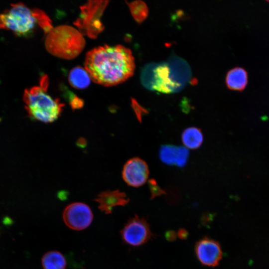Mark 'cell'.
I'll return each instance as SVG.
<instances>
[{"label":"cell","mask_w":269,"mask_h":269,"mask_svg":"<svg viewBox=\"0 0 269 269\" xmlns=\"http://www.w3.org/2000/svg\"><path fill=\"white\" fill-rule=\"evenodd\" d=\"M132 51L121 45H105L89 51L85 69L91 80L104 86L121 84L131 77L135 70Z\"/></svg>","instance_id":"6da1fadb"},{"label":"cell","mask_w":269,"mask_h":269,"mask_svg":"<svg viewBox=\"0 0 269 269\" xmlns=\"http://www.w3.org/2000/svg\"><path fill=\"white\" fill-rule=\"evenodd\" d=\"M37 28L45 34L53 28L49 16L40 9L19 2L11 4L0 13V29L10 30L17 36H30Z\"/></svg>","instance_id":"7a4b0ae2"},{"label":"cell","mask_w":269,"mask_h":269,"mask_svg":"<svg viewBox=\"0 0 269 269\" xmlns=\"http://www.w3.org/2000/svg\"><path fill=\"white\" fill-rule=\"evenodd\" d=\"M49 80L46 75L39 79L38 85L25 89L23 95L25 109L32 120L52 123L61 115L64 105L47 93Z\"/></svg>","instance_id":"3957f363"},{"label":"cell","mask_w":269,"mask_h":269,"mask_svg":"<svg viewBox=\"0 0 269 269\" xmlns=\"http://www.w3.org/2000/svg\"><path fill=\"white\" fill-rule=\"evenodd\" d=\"M85 45L83 35L79 30L69 25L53 27L47 34L45 40L48 52L65 59H71L77 56Z\"/></svg>","instance_id":"277c9868"},{"label":"cell","mask_w":269,"mask_h":269,"mask_svg":"<svg viewBox=\"0 0 269 269\" xmlns=\"http://www.w3.org/2000/svg\"><path fill=\"white\" fill-rule=\"evenodd\" d=\"M108 3L107 0L88 1L80 7V15L74 23L82 35L96 38L103 30L100 18Z\"/></svg>","instance_id":"5b68a950"},{"label":"cell","mask_w":269,"mask_h":269,"mask_svg":"<svg viewBox=\"0 0 269 269\" xmlns=\"http://www.w3.org/2000/svg\"><path fill=\"white\" fill-rule=\"evenodd\" d=\"M120 234L123 242L133 247L143 245L154 237L146 220L136 215L128 221Z\"/></svg>","instance_id":"8992f818"},{"label":"cell","mask_w":269,"mask_h":269,"mask_svg":"<svg viewBox=\"0 0 269 269\" xmlns=\"http://www.w3.org/2000/svg\"><path fill=\"white\" fill-rule=\"evenodd\" d=\"M62 218L64 224L75 231H82L92 224L94 216L90 207L85 203L74 202L64 209Z\"/></svg>","instance_id":"52a82bcc"},{"label":"cell","mask_w":269,"mask_h":269,"mask_svg":"<svg viewBox=\"0 0 269 269\" xmlns=\"http://www.w3.org/2000/svg\"><path fill=\"white\" fill-rule=\"evenodd\" d=\"M195 252L200 263L209 267L218 265L223 256L220 244L208 237L203 238L196 243Z\"/></svg>","instance_id":"ba28073f"},{"label":"cell","mask_w":269,"mask_h":269,"mask_svg":"<svg viewBox=\"0 0 269 269\" xmlns=\"http://www.w3.org/2000/svg\"><path fill=\"white\" fill-rule=\"evenodd\" d=\"M148 174L147 163L139 157H134L128 160L122 171L125 182L134 187H138L143 185L148 179Z\"/></svg>","instance_id":"9c48e42d"},{"label":"cell","mask_w":269,"mask_h":269,"mask_svg":"<svg viewBox=\"0 0 269 269\" xmlns=\"http://www.w3.org/2000/svg\"><path fill=\"white\" fill-rule=\"evenodd\" d=\"M183 89L171 79L166 62L156 63L152 91L169 94L180 92Z\"/></svg>","instance_id":"30bf717a"},{"label":"cell","mask_w":269,"mask_h":269,"mask_svg":"<svg viewBox=\"0 0 269 269\" xmlns=\"http://www.w3.org/2000/svg\"><path fill=\"white\" fill-rule=\"evenodd\" d=\"M166 62L172 81L184 88L192 77L189 65L184 59L173 53L169 56Z\"/></svg>","instance_id":"8fae6325"},{"label":"cell","mask_w":269,"mask_h":269,"mask_svg":"<svg viewBox=\"0 0 269 269\" xmlns=\"http://www.w3.org/2000/svg\"><path fill=\"white\" fill-rule=\"evenodd\" d=\"M159 156L166 164L183 167L187 162L189 151L184 146L163 144L159 148Z\"/></svg>","instance_id":"7c38bea8"},{"label":"cell","mask_w":269,"mask_h":269,"mask_svg":"<svg viewBox=\"0 0 269 269\" xmlns=\"http://www.w3.org/2000/svg\"><path fill=\"white\" fill-rule=\"evenodd\" d=\"M98 204V208L106 214L112 213L116 206H124L129 202L125 192L119 190L101 192L94 200Z\"/></svg>","instance_id":"4fadbf2b"},{"label":"cell","mask_w":269,"mask_h":269,"mask_svg":"<svg viewBox=\"0 0 269 269\" xmlns=\"http://www.w3.org/2000/svg\"><path fill=\"white\" fill-rule=\"evenodd\" d=\"M248 83L247 71L241 67L231 69L227 74L226 84L227 87L232 90L242 91Z\"/></svg>","instance_id":"5bb4252c"},{"label":"cell","mask_w":269,"mask_h":269,"mask_svg":"<svg viewBox=\"0 0 269 269\" xmlns=\"http://www.w3.org/2000/svg\"><path fill=\"white\" fill-rule=\"evenodd\" d=\"M41 264L43 269H66L67 263L61 253L58 251H50L43 255Z\"/></svg>","instance_id":"9a60e30c"},{"label":"cell","mask_w":269,"mask_h":269,"mask_svg":"<svg viewBox=\"0 0 269 269\" xmlns=\"http://www.w3.org/2000/svg\"><path fill=\"white\" fill-rule=\"evenodd\" d=\"M181 140L186 147L196 149L200 147L202 144L203 135L200 129L196 127H189L183 131Z\"/></svg>","instance_id":"2e32d148"},{"label":"cell","mask_w":269,"mask_h":269,"mask_svg":"<svg viewBox=\"0 0 269 269\" xmlns=\"http://www.w3.org/2000/svg\"><path fill=\"white\" fill-rule=\"evenodd\" d=\"M91 78L85 69L80 66L72 68L68 75V80L71 85L78 89L87 88L91 83Z\"/></svg>","instance_id":"e0dca14e"},{"label":"cell","mask_w":269,"mask_h":269,"mask_svg":"<svg viewBox=\"0 0 269 269\" xmlns=\"http://www.w3.org/2000/svg\"><path fill=\"white\" fill-rule=\"evenodd\" d=\"M132 15L138 23L142 22L147 17L148 9L146 3L141 0L128 2Z\"/></svg>","instance_id":"ac0fdd59"},{"label":"cell","mask_w":269,"mask_h":269,"mask_svg":"<svg viewBox=\"0 0 269 269\" xmlns=\"http://www.w3.org/2000/svg\"><path fill=\"white\" fill-rule=\"evenodd\" d=\"M156 63L151 62L146 64L140 74V81L144 87L152 91L154 80V71Z\"/></svg>","instance_id":"d6986e66"},{"label":"cell","mask_w":269,"mask_h":269,"mask_svg":"<svg viewBox=\"0 0 269 269\" xmlns=\"http://www.w3.org/2000/svg\"><path fill=\"white\" fill-rule=\"evenodd\" d=\"M148 185L151 192V199H153L156 196L165 194V191L159 186L155 180L153 179L149 180L148 181Z\"/></svg>","instance_id":"ffe728a7"},{"label":"cell","mask_w":269,"mask_h":269,"mask_svg":"<svg viewBox=\"0 0 269 269\" xmlns=\"http://www.w3.org/2000/svg\"><path fill=\"white\" fill-rule=\"evenodd\" d=\"M132 106L138 121L141 122L142 116L147 114V111L140 106L134 100H132Z\"/></svg>","instance_id":"44dd1931"},{"label":"cell","mask_w":269,"mask_h":269,"mask_svg":"<svg viewBox=\"0 0 269 269\" xmlns=\"http://www.w3.org/2000/svg\"><path fill=\"white\" fill-rule=\"evenodd\" d=\"M69 103L73 110L78 109L83 107L84 101L75 95H70Z\"/></svg>","instance_id":"7402d4cb"},{"label":"cell","mask_w":269,"mask_h":269,"mask_svg":"<svg viewBox=\"0 0 269 269\" xmlns=\"http://www.w3.org/2000/svg\"><path fill=\"white\" fill-rule=\"evenodd\" d=\"M178 235L181 239H185L187 236V232L184 229H181L178 233Z\"/></svg>","instance_id":"603a6c76"},{"label":"cell","mask_w":269,"mask_h":269,"mask_svg":"<svg viewBox=\"0 0 269 269\" xmlns=\"http://www.w3.org/2000/svg\"></svg>","instance_id":"cb8c5ba5"}]
</instances>
